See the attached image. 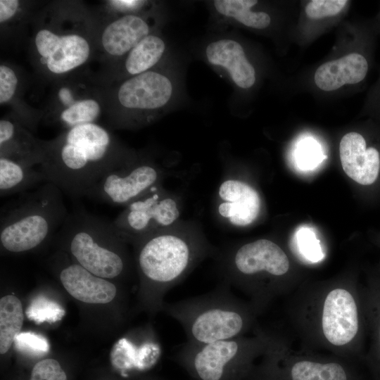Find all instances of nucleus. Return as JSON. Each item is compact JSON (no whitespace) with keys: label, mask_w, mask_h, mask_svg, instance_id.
I'll use <instances>...</instances> for the list:
<instances>
[{"label":"nucleus","mask_w":380,"mask_h":380,"mask_svg":"<svg viewBox=\"0 0 380 380\" xmlns=\"http://www.w3.org/2000/svg\"><path fill=\"white\" fill-rule=\"evenodd\" d=\"M13 343L18 350L31 355H43L49 350L47 339L34 332H20Z\"/></svg>","instance_id":"c85d7f7f"},{"label":"nucleus","mask_w":380,"mask_h":380,"mask_svg":"<svg viewBox=\"0 0 380 380\" xmlns=\"http://www.w3.org/2000/svg\"><path fill=\"white\" fill-rule=\"evenodd\" d=\"M221 201L218 213L232 224L246 227L253 223L260 210L258 193L249 184L237 179H227L219 187Z\"/></svg>","instance_id":"dca6fc26"},{"label":"nucleus","mask_w":380,"mask_h":380,"mask_svg":"<svg viewBox=\"0 0 380 380\" xmlns=\"http://www.w3.org/2000/svg\"><path fill=\"white\" fill-rule=\"evenodd\" d=\"M34 56L48 75H68L86 64L94 49L93 38L82 19L45 15L37 26L32 39Z\"/></svg>","instance_id":"1a4fd4ad"},{"label":"nucleus","mask_w":380,"mask_h":380,"mask_svg":"<svg viewBox=\"0 0 380 380\" xmlns=\"http://www.w3.org/2000/svg\"><path fill=\"white\" fill-rule=\"evenodd\" d=\"M151 2L140 0H113L107 1V6L112 11L122 15L142 14L141 12Z\"/></svg>","instance_id":"f704fd0d"},{"label":"nucleus","mask_w":380,"mask_h":380,"mask_svg":"<svg viewBox=\"0 0 380 380\" xmlns=\"http://www.w3.org/2000/svg\"><path fill=\"white\" fill-rule=\"evenodd\" d=\"M44 151L38 169L45 181L72 197L86 196L108 172L137 158L97 123L66 129L45 141Z\"/></svg>","instance_id":"f03ea898"},{"label":"nucleus","mask_w":380,"mask_h":380,"mask_svg":"<svg viewBox=\"0 0 380 380\" xmlns=\"http://www.w3.org/2000/svg\"><path fill=\"white\" fill-rule=\"evenodd\" d=\"M362 294L369 337L364 359L375 380H380V274H372L362 286Z\"/></svg>","instance_id":"aec40b11"},{"label":"nucleus","mask_w":380,"mask_h":380,"mask_svg":"<svg viewBox=\"0 0 380 380\" xmlns=\"http://www.w3.org/2000/svg\"><path fill=\"white\" fill-rule=\"evenodd\" d=\"M62 195L58 187L46 182L5 206L0 218L1 248L9 253H23L47 241L68 215Z\"/></svg>","instance_id":"39448f33"},{"label":"nucleus","mask_w":380,"mask_h":380,"mask_svg":"<svg viewBox=\"0 0 380 380\" xmlns=\"http://www.w3.org/2000/svg\"><path fill=\"white\" fill-rule=\"evenodd\" d=\"M160 178V172L152 162L137 158L105 175L87 191L86 196L125 207L157 186Z\"/></svg>","instance_id":"ddd939ff"},{"label":"nucleus","mask_w":380,"mask_h":380,"mask_svg":"<svg viewBox=\"0 0 380 380\" xmlns=\"http://www.w3.org/2000/svg\"><path fill=\"white\" fill-rule=\"evenodd\" d=\"M59 278L65 290L84 303H108L117 293L114 284L92 274L77 262L63 267Z\"/></svg>","instance_id":"a211bd4d"},{"label":"nucleus","mask_w":380,"mask_h":380,"mask_svg":"<svg viewBox=\"0 0 380 380\" xmlns=\"http://www.w3.org/2000/svg\"><path fill=\"white\" fill-rule=\"evenodd\" d=\"M58 236L76 262L98 277L114 279L125 270L119 250L123 240L112 222L77 210L68 213Z\"/></svg>","instance_id":"0eeeda50"},{"label":"nucleus","mask_w":380,"mask_h":380,"mask_svg":"<svg viewBox=\"0 0 380 380\" xmlns=\"http://www.w3.org/2000/svg\"><path fill=\"white\" fill-rule=\"evenodd\" d=\"M293 292L288 315L303 350L347 360L364 357L367 332L362 287L336 282Z\"/></svg>","instance_id":"f257e3e1"},{"label":"nucleus","mask_w":380,"mask_h":380,"mask_svg":"<svg viewBox=\"0 0 380 380\" xmlns=\"http://www.w3.org/2000/svg\"><path fill=\"white\" fill-rule=\"evenodd\" d=\"M253 336L205 344L184 343L177 357L200 380H240L251 374L269 343V331L257 326Z\"/></svg>","instance_id":"6e6552de"},{"label":"nucleus","mask_w":380,"mask_h":380,"mask_svg":"<svg viewBox=\"0 0 380 380\" xmlns=\"http://www.w3.org/2000/svg\"><path fill=\"white\" fill-rule=\"evenodd\" d=\"M24 320L22 303L15 296L0 300V353H6L20 333Z\"/></svg>","instance_id":"bb28decb"},{"label":"nucleus","mask_w":380,"mask_h":380,"mask_svg":"<svg viewBox=\"0 0 380 380\" xmlns=\"http://www.w3.org/2000/svg\"><path fill=\"white\" fill-rule=\"evenodd\" d=\"M205 56L210 64L224 69L239 87L248 89L254 84L255 68L238 42L225 38L213 41L207 45Z\"/></svg>","instance_id":"6ab92c4d"},{"label":"nucleus","mask_w":380,"mask_h":380,"mask_svg":"<svg viewBox=\"0 0 380 380\" xmlns=\"http://www.w3.org/2000/svg\"><path fill=\"white\" fill-rule=\"evenodd\" d=\"M340 159L346 174L357 184L371 186L380 175V153L367 146L362 135L357 132L345 134L339 145Z\"/></svg>","instance_id":"2eb2a0df"},{"label":"nucleus","mask_w":380,"mask_h":380,"mask_svg":"<svg viewBox=\"0 0 380 380\" xmlns=\"http://www.w3.org/2000/svg\"><path fill=\"white\" fill-rule=\"evenodd\" d=\"M40 182H46L43 173L27 164L0 156V195L23 194Z\"/></svg>","instance_id":"5701e85b"},{"label":"nucleus","mask_w":380,"mask_h":380,"mask_svg":"<svg viewBox=\"0 0 380 380\" xmlns=\"http://www.w3.org/2000/svg\"><path fill=\"white\" fill-rule=\"evenodd\" d=\"M19 78L16 72L9 65H0V104L11 102L19 87Z\"/></svg>","instance_id":"2f4dec72"},{"label":"nucleus","mask_w":380,"mask_h":380,"mask_svg":"<svg viewBox=\"0 0 380 380\" xmlns=\"http://www.w3.org/2000/svg\"><path fill=\"white\" fill-rule=\"evenodd\" d=\"M25 315L29 319L37 324L53 323L62 319L65 310L56 302L44 296H39L30 302Z\"/></svg>","instance_id":"cd10ccee"},{"label":"nucleus","mask_w":380,"mask_h":380,"mask_svg":"<svg viewBox=\"0 0 380 380\" xmlns=\"http://www.w3.org/2000/svg\"><path fill=\"white\" fill-rule=\"evenodd\" d=\"M302 349L293 350L281 336L269 331V343L256 380H359L347 360Z\"/></svg>","instance_id":"9d476101"},{"label":"nucleus","mask_w":380,"mask_h":380,"mask_svg":"<svg viewBox=\"0 0 380 380\" xmlns=\"http://www.w3.org/2000/svg\"><path fill=\"white\" fill-rule=\"evenodd\" d=\"M139 270L153 290L156 305L162 297L181 281L210 248L200 239L170 230H160L137 242Z\"/></svg>","instance_id":"423d86ee"},{"label":"nucleus","mask_w":380,"mask_h":380,"mask_svg":"<svg viewBox=\"0 0 380 380\" xmlns=\"http://www.w3.org/2000/svg\"><path fill=\"white\" fill-rule=\"evenodd\" d=\"M164 309L194 344L245 336L258 326L251 305L234 296L224 280L211 292L165 305Z\"/></svg>","instance_id":"7ed1b4c3"},{"label":"nucleus","mask_w":380,"mask_h":380,"mask_svg":"<svg viewBox=\"0 0 380 380\" xmlns=\"http://www.w3.org/2000/svg\"><path fill=\"white\" fill-rule=\"evenodd\" d=\"M166 49V44L160 36L155 32L150 34L124 57L123 73L128 78L153 69Z\"/></svg>","instance_id":"b1692460"},{"label":"nucleus","mask_w":380,"mask_h":380,"mask_svg":"<svg viewBox=\"0 0 380 380\" xmlns=\"http://www.w3.org/2000/svg\"><path fill=\"white\" fill-rule=\"evenodd\" d=\"M367 70L366 58L359 53H353L320 65L315 72V82L324 91H334L344 84L361 82Z\"/></svg>","instance_id":"412c9836"},{"label":"nucleus","mask_w":380,"mask_h":380,"mask_svg":"<svg viewBox=\"0 0 380 380\" xmlns=\"http://www.w3.org/2000/svg\"><path fill=\"white\" fill-rule=\"evenodd\" d=\"M155 21L144 14L119 15L102 29L100 47L110 58L125 57L144 38L154 32Z\"/></svg>","instance_id":"4468645a"},{"label":"nucleus","mask_w":380,"mask_h":380,"mask_svg":"<svg viewBox=\"0 0 380 380\" xmlns=\"http://www.w3.org/2000/svg\"><path fill=\"white\" fill-rule=\"evenodd\" d=\"M179 216L176 201L156 186L125 206L112 224L123 241L137 242L168 227Z\"/></svg>","instance_id":"f8f14e48"},{"label":"nucleus","mask_w":380,"mask_h":380,"mask_svg":"<svg viewBox=\"0 0 380 380\" xmlns=\"http://www.w3.org/2000/svg\"><path fill=\"white\" fill-rule=\"evenodd\" d=\"M30 380H67V376L56 360L45 359L34 365Z\"/></svg>","instance_id":"72a5a7b5"},{"label":"nucleus","mask_w":380,"mask_h":380,"mask_svg":"<svg viewBox=\"0 0 380 380\" xmlns=\"http://www.w3.org/2000/svg\"><path fill=\"white\" fill-rule=\"evenodd\" d=\"M44 146L45 141L36 139L15 118L0 120V156L30 166L40 165L44 158Z\"/></svg>","instance_id":"f3484780"},{"label":"nucleus","mask_w":380,"mask_h":380,"mask_svg":"<svg viewBox=\"0 0 380 380\" xmlns=\"http://www.w3.org/2000/svg\"><path fill=\"white\" fill-rule=\"evenodd\" d=\"M322 157L320 146L312 139L307 138L301 141L297 146L296 163L302 170L314 169L322 160Z\"/></svg>","instance_id":"c756f323"},{"label":"nucleus","mask_w":380,"mask_h":380,"mask_svg":"<svg viewBox=\"0 0 380 380\" xmlns=\"http://www.w3.org/2000/svg\"><path fill=\"white\" fill-rule=\"evenodd\" d=\"M175 85L167 74L155 69L125 78L112 95V103L118 110L113 122L129 127L151 121L171 101Z\"/></svg>","instance_id":"9b49d317"},{"label":"nucleus","mask_w":380,"mask_h":380,"mask_svg":"<svg viewBox=\"0 0 380 380\" xmlns=\"http://www.w3.org/2000/svg\"><path fill=\"white\" fill-rule=\"evenodd\" d=\"M161 355V348L156 341L136 345L126 338H120L113 347L110 361L122 372L146 371L154 366Z\"/></svg>","instance_id":"4be33fe9"},{"label":"nucleus","mask_w":380,"mask_h":380,"mask_svg":"<svg viewBox=\"0 0 380 380\" xmlns=\"http://www.w3.org/2000/svg\"><path fill=\"white\" fill-rule=\"evenodd\" d=\"M296 241L300 253L311 262L319 261L323 258L319 241L309 228H300L296 233Z\"/></svg>","instance_id":"7c9ffc66"},{"label":"nucleus","mask_w":380,"mask_h":380,"mask_svg":"<svg viewBox=\"0 0 380 380\" xmlns=\"http://www.w3.org/2000/svg\"><path fill=\"white\" fill-rule=\"evenodd\" d=\"M256 0H215L213 1L215 11L221 15L233 19L245 26L264 29L270 24V15L265 12H255L251 8Z\"/></svg>","instance_id":"a878e982"},{"label":"nucleus","mask_w":380,"mask_h":380,"mask_svg":"<svg viewBox=\"0 0 380 380\" xmlns=\"http://www.w3.org/2000/svg\"><path fill=\"white\" fill-rule=\"evenodd\" d=\"M290 270L286 252L266 239L241 245L224 261V281L247 296L258 315L275 298L292 292L287 281Z\"/></svg>","instance_id":"20e7f679"},{"label":"nucleus","mask_w":380,"mask_h":380,"mask_svg":"<svg viewBox=\"0 0 380 380\" xmlns=\"http://www.w3.org/2000/svg\"><path fill=\"white\" fill-rule=\"evenodd\" d=\"M348 3L346 0H312L305 7L307 16L312 19L337 15Z\"/></svg>","instance_id":"473e14b6"},{"label":"nucleus","mask_w":380,"mask_h":380,"mask_svg":"<svg viewBox=\"0 0 380 380\" xmlns=\"http://www.w3.org/2000/svg\"><path fill=\"white\" fill-rule=\"evenodd\" d=\"M22 2L18 0L0 1V23L6 25L14 20L22 11Z\"/></svg>","instance_id":"c9c22d12"},{"label":"nucleus","mask_w":380,"mask_h":380,"mask_svg":"<svg viewBox=\"0 0 380 380\" xmlns=\"http://www.w3.org/2000/svg\"><path fill=\"white\" fill-rule=\"evenodd\" d=\"M103 105L99 95L91 92L72 106L49 115L47 120L65 130L82 125L96 123L101 115Z\"/></svg>","instance_id":"393cba45"}]
</instances>
